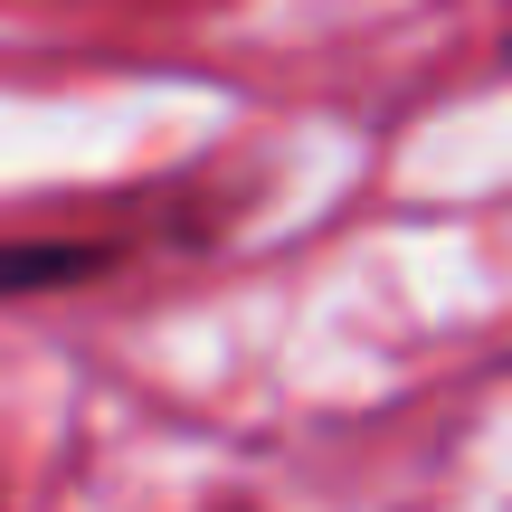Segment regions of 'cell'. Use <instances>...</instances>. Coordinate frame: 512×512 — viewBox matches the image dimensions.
<instances>
[{
    "instance_id": "1",
    "label": "cell",
    "mask_w": 512,
    "mask_h": 512,
    "mask_svg": "<svg viewBox=\"0 0 512 512\" xmlns=\"http://www.w3.org/2000/svg\"><path fill=\"white\" fill-rule=\"evenodd\" d=\"M171 209H133V219H105V228H0V313L48 304V294H86L105 275H124L143 247H181L219 228V219H171Z\"/></svg>"
},
{
    "instance_id": "2",
    "label": "cell",
    "mask_w": 512,
    "mask_h": 512,
    "mask_svg": "<svg viewBox=\"0 0 512 512\" xmlns=\"http://www.w3.org/2000/svg\"><path fill=\"white\" fill-rule=\"evenodd\" d=\"M503 76H512V0H503Z\"/></svg>"
},
{
    "instance_id": "3",
    "label": "cell",
    "mask_w": 512,
    "mask_h": 512,
    "mask_svg": "<svg viewBox=\"0 0 512 512\" xmlns=\"http://www.w3.org/2000/svg\"><path fill=\"white\" fill-rule=\"evenodd\" d=\"M228 512H238V503H228Z\"/></svg>"
}]
</instances>
